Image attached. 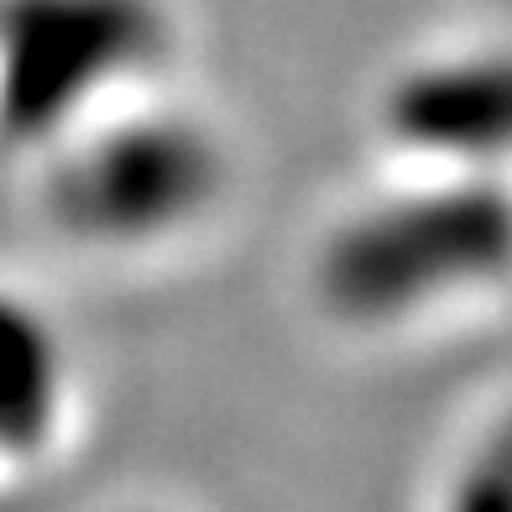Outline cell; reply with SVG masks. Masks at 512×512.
<instances>
[{
    "label": "cell",
    "mask_w": 512,
    "mask_h": 512,
    "mask_svg": "<svg viewBox=\"0 0 512 512\" xmlns=\"http://www.w3.org/2000/svg\"><path fill=\"white\" fill-rule=\"evenodd\" d=\"M319 309L345 330H408L512 283V178L418 173L351 204L309 262Z\"/></svg>",
    "instance_id": "cell-1"
},
{
    "label": "cell",
    "mask_w": 512,
    "mask_h": 512,
    "mask_svg": "<svg viewBox=\"0 0 512 512\" xmlns=\"http://www.w3.org/2000/svg\"><path fill=\"white\" fill-rule=\"evenodd\" d=\"M48 236L95 256H147L220 215L236 162L204 110L142 89L32 162Z\"/></svg>",
    "instance_id": "cell-2"
},
{
    "label": "cell",
    "mask_w": 512,
    "mask_h": 512,
    "mask_svg": "<svg viewBox=\"0 0 512 512\" xmlns=\"http://www.w3.org/2000/svg\"><path fill=\"white\" fill-rule=\"evenodd\" d=\"M168 0H0V162L32 168L110 105L157 89Z\"/></svg>",
    "instance_id": "cell-3"
},
{
    "label": "cell",
    "mask_w": 512,
    "mask_h": 512,
    "mask_svg": "<svg viewBox=\"0 0 512 512\" xmlns=\"http://www.w3.org/2000/svg\"><path fill=\"white\" fill-rule=\"evenodd\" d=\"M371 126L403 168L512 178V42L398 63L371 100Z\"/></svg>",
    "instance_id": "cell-4"
},
{
    "label": "cell",
    "mask_w": 512,
    "mask_h": 512,
    "mask_svg": "<svg viewBox=\"0 0 512 512\" xmlns=\"http://www.w3.org/2000/svg\"><path fill=\"white\" fill-rule=\"evenodd\" d=\"M79 403V361L63 319L32 288L0 277V471L58 455Z\"/></svg>",
    "instance_id": "cell-5"
},
{
    "label": "cell",
    "mask_w": 512,
    "mask_h": 512,
    "mask_svg": "<svg viewBox=\"0 0 512 512\" xmlns=\"http://www.w3.org/2000/svg\"><path fill=\"white\" fill-rule=\"evenodd\" d=\"M439 512H512V413H502L465 445Z\"/></svg>",
    "instance_id": "cell-6"
},
{
    "label": "cell",
    "mask_w": 512,
    "mask_h": 512,
    "mask_svg": "<svg viewBox=\"0 0 512 512\" xmlns=\"http://www.w3.org/2000/svg\"><path fill=\"white\" fill-rule=\"evenodd\" d=\"M136 512H152V507H136Z\"/></svg>",
    "instance_id": "cell-7"
}]
</instances>
